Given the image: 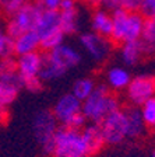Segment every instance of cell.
<instances>
[{
	"mask_svg": "<svg viewBox=\"0 0 155 157\" xmlns=\"http://www.w3.org/2000/svg\"><path fill=\"white\" fill-rule=\"evenodd\" d=\"M87 157H95V156H87Z\"/></svg>",
	"mask_w": 155,
	"mask_h": 157,
	"instance_id": "obj_36",
	"label": "cell"
},
{
	"mask_svg": "<svg viewBox=\"0 0 155 157\" xmlns=\"http://www.w3.org/2000/svg\"><path fill=\"white\" fill-rule=\"evenodd\" d=\"M142 23H144V18L138 11H130L127 17L126 29H124V42H131L141 38Z\"/></svg>",
	"mask_w": 155,
	"mask_h": 157,
	"instance_id": "obj_19",
	"label": "cell"
},
{
	"mask_svg": "<svg viewBox=\"0 0 155 157\" xmlns=\"http://www.w3.org/2000/svg\"><path fill=\"white\" fill-rule=\"evenodd\" d=\"M95 86L97 84H95L94 78H91V77L78 78L77 82L74 83V86H73V91H71V94L74 95L78 101L83 102L85 98L92 93V90L95 88Z\"/></svg>",
	"mask_w": 155,
	"mask_h": 157,
	"instance_id": "obj_23",
	"label": "cell"
},
{
	"mask_svg": "<svg viewBox=\"0 0 155 157\" xmlns=\"http://www.w3.org/2000/svg\"><path fill=\"white\" fill-rule=\"evenodd\" d=\"M140 114L147 129L155 131V95L140 107Z\"/></svg>",
	"mask_w": 155,
	"mask_h": 157,
	"instance_id": "obj_24",
	"label": "cell"
},
{
	"mask_svg": "<svg viewBox=\"0 0 155 157\" xmlns=\"http://www.w3.org/2000/svg\"><path fill=\"white\" fill-rule=\"evenodd\" d=\"M138 13L142 18H154L155 17V0H142Z\"/></svg>",
	"mask_w": 155,
	"mask_h": 157,
	"instance_id": "obj_30",
	"label": "cell"
},
{
	"mask_svg": "<svg viewBox=\"0 0 155 157\" xmlns=\"http://www.w3.org/2000/svg\"><path fill=\"white\" fill-rule=\"evenodd\" d=\"M115 10L123 9L126 11H138L142 0H106Z\"/></svg>",
	"mask_w": 155,
	"mask_h": 157,
	"instance_id": "obj_27",
	"label": "cell"
},
{
	"mask_svg": "<svg viewBox=\"0 0 155 157\" xmlns=\"http://www.w3.org/2000/svg\"><path fill=\"white\" fill-rule=\"evenodd\" d=\"M149 157H155V147H154V150H152V153H151V156Z\"/></svg>",
	"mask_w": 155,
	"mask_h": 157,
	"instance_id": "obj_34",
	"label": "cell"
},
{
	"mask_svg": "<svg viewBox=\"0 0 155 157\" xmlns=\"http://www.w3.org/2000/svg\"><path fill=\"white\" fill-rule=\"evenodd\" d=\"M122 53H123V60L129 66L137 65L146 58L141 39L131 41V42H124L122 46Z\"/></svg>",
	"mask_w": 155,
	"mask_h": 157,
	"instance_id": "obj_17",
	"label": "cell"
},
{
	"mask_svg": "<svg viewBox=\"0 0 155 157\" xmlns=\"http://www.w3.org/2000/svg\"><path fill=\"white\" fill-rule=\"evenodd\" d=\"M50 157H87L81 131L67 126H59L55 133Z\"/></svg>",
	"mask_w": 155,
	"mask_h": 157,
	"instance_id": "obj_2",
	"label": "cell"
},
{
	"mask_svg": "<svg viewBox=\"0 0 155 157\" xmlns=\"http://www.w3.org/2000/svg\"><path fill=\"white\" fill-rule=\"evenodd\" d=\"M63 36H65V34L61 33L60 28H56V29H53V31H50V33H48L46 35H43L42 38H41V41H39L38 51H41L42 53L50 52L52 49H55L56 46L61 45Z\"/></svg>",
	"mask_w": 155,
	"mask_h": 157,
	"instance_id": "obj_22",
	"label": "cell"
},
{
	"mask_svg": "<svg viewBox=\"0 0 155 157\" xmlns=\"http://www.w3.org/2000/svg\"><path fill=\"white\" fill-rule=\"evenodd\" d=\"M81 135H83V140H84V144H85L87 156H95L105 146L102 131H101V128L98 124L85 125L81 129Z\"/></svg>",
	"mask_w": 155,
	"mask_h": 157,
	"instance_id": "obj_11",
	"label": "cell"
},
{
	"mask_svg": "<svg viewBox=\"0 0 155 157\" xmlns=\"http://www.w3.org/2000/svg\"><path fill=\"white\" fill-rule=\"evenodd\" d=\"M61 0H35V4L42 10H59Z\"/></svg>",
	"mask_w": 155,
	"mask_h": 157,
	"instance_id": "obj_32",
	"label": "cell"
},
{
	"mask_svg": "<svg viewBox=\"0 0 155 157\" xmlns=\"http://www.w3.org/2000/svg\"><path fill=\"white\" fill-rule=\"evenodd\" d=\"M59 126L60 125L56 121L52 109H41L34 117V135H35V139L42 149L43 154H46V156L52 154L55 133Z\"/></svg>",
	"mask_w": 155,
	"mask_h": 157,
	"instance_id": "obj_4",
	"label": "cell"
},
{
	"mask_svg": "<svg viewBox=\"0 0 155 157\" xmlns=\"http://www.w3.org/2000/svg\"><path fill=\"white\" fill-rule=\"evenodd\" d=\"M81 44L84 45V48L87 49L90 55L97 60V62L102 63L105 62L110 55V51H112V46L108 42L105 38L97 35L95 33H88V34H83L80 36Z\"/></svg>",
	"mask_w": 155,
	"mask_h": 157,
	"instance_id": "obj_9",
	"label": "cell"
},
{
	"mask_svg": "<svg viewBox=\"0 0 155 157\" xmlns=\"http://www.w3.org/2000/svg\"><path fill=\"white\" fill-rule=\"evenodd\" d=\"M39 35L36 31H27L14 41V53L18 56L29 52H35L39 49Z\"/></svg>",
	"mask_w": 155,
	"mask_h": 157,
	"instance_id": "obj_15",
	"label": "cell"
},
{
	"mask_svg": "<svg viewBox=\"0 0 155 157\" xmlns=\"http://www.w3.org/2000/svg\"><path fill=\"white\" fill-rule=\"evenodd\" d=\"M105 144L119 146L127 140V117L124 108H119L99 122Z\"/></svg>",
	"mask_w": 155,
	"mask_h": 157,
	"instance_id": "obj_5",
	"label": "cell"
},
{
	"mask_svg": "<svg viewBox=\"0 0 155 157\" xmlns=\"http://www.w3.org/2000/svg\"><path fill=\"white\" fill-rule=\"evenodd\" d=\"M20 90H23V80L18 72L0 73V105L9 108L16 101Z\"/></svg>",
	"mask_w": 155,
	"mask_h": 157,
	"instance_id": "obj_7",
	"label": "cell"
},
{
	"mask_svg": "<svg viewBox=\"0 0 155 157\" xmlns=\"http://www.w3.org/2000/svg\"><path fill=\"white\" fill-rule=\"evenodd\" d=\"M155 95V76L140 75L130 80L126 87V98L133 107H141Z\"/></svg>",
	"mask_w": 155,
	"mask_h": 157,
	"instance_id": "obj_6",
	"label": "cell"
},
{
	"mask_svg": "<svg viewBox=\"0 0 155 157\" xmlns=\"http://www.w3.org/2000/svg\"><path fill=\"white\" fill-rule=\"evenodd\" d=\"M0 11H2V3H0Z\"/></svg>",
	"mask_w": 155,
	"mask_h": 157,
	"instance_id": "obj_35",
	"label": "cell"
},
{
	"mask_svg": "<svg viewBox=\"0 0 155 157\" xmlns=\"http://www.w3.org/2000/svg\"><path fill=\"white\" fill-rule=\"evenodd\" d=\"M119 108H122L119 97L106 84H97L92 93L81 102V111L91 124H99Z\"/></svg>",
	"mask_w": 155,
	"mask_h": 157,
	"instance_id": "obj_1",
	"label": "cell"
},
{
	"mask_svg": "<svg viewBox=\"0 0 155 157\" xmlns=\"http://www.w3.org/2000/svg\"><path fill=\"white\" fill-rule=\"evenodd\" d=\"M0 3H2L0 16L3 18L9 20L27 3V0H0Z\"/></svg>",
	"mask_w": 155,
	"mask_h": 157,
	"instance_id": "obj_25",
	"label": "cell"
},
{
	"mask_svg": "<svg viewBox=\"0 0 155 157\" xmlns=\"http://www.w3.org/2000/svg\"><path fill=\"white\" fill-rule=\"evenodd\" d=\"M59 25H60V11L59 10H43L35 31L39 38H42L43 35H46L53 29L60 28Z\"/></svg>",
	"mask_w": 155,
	"mask_h": 157,
	"instance_id": "obj_16",
	"label": "cell"
},
{
	"mask_svg": "<svg viewBox=\"0 0 155 157\" xmlns=\"http://www.w3.org/2000/svg\"><path fill=\"white\" fill-rule=\"evenodd\" d=\"M41 66H42V52L41 51L25 53L17 59V70L21 76V80L39 77Z\"/></svg>",
	"mask_w": 155,
	"mask_h": 157,
	"instance_id": "obj_10",
	"label": "cell"
},
{
	"mask_svg": "<svg viewBox=\"0 0 155 157\" xmlns=\"http://www.w3.org/2000/svg\"><path fill=\"white\" fill-rule=\"evenodd\" d=\"M10 119V112H9V108L0 105V126L2 125H6Z\"/></svg>",
	"mask_w": 155,
	"mask_h": 157,
	"instance_id": "obj_33",
	"label": "cell"
},
{
	"mask_svg": "<svg viewBox=\"0 0 155 157\" xmlns=\"http://www.w3.org/2000/svg\"><path fill=\"white\" fill-rule=\"evenodd\" d=\"M65 73V69L60 67L48 53H42V66H41V70H39V78L43 83L56 80V78L61 77Z\"/></svg>",
	"mask_w": 155,
	"mask_h": 157,
	"instance_id": "obj_18",
	"label": "cell"
},
{
	"mask_svg": "<svg viewBox=\"0 0 155 157\" xmlns=\"http://www.w3.org/2000/svg\"><path fill=\"white\" fill-rule=\"evenodd\" d=\"M13 55H16L14 53V41L0 33V59L10 58Z\"/></svg>",
	"mask_w": 155,
	"mask_h": 157,
	"instance_id": "obj_28",
	"label": "cell"
},
{
	"mask_svg": "<svg viewBox=\"0 0 155 157\" xmlns=\"http://www.w3.org/2000/svg\"><path fill=\"white\" fill-rule=\"evenodd\" d=\"M106 78H108V87L115 93L126 90L127 84H129L130 80H131L129 72L124 70V69H120V67L110 69L109 72H108Z\"/></svg>",
	"mask_w": 155,
	"mask_h": 157,
	"instance_id": "obj_20",
	"label": "cell"
},
{
	"mask_svg": "<svg viewBox=\"0 0 155 157\" xmlns=\"http://www.w3.org/2000/svg\"><path fill=\"white\" fill-rule=\"evenodd\" d=\"M52 112L60 126H67L81 131L87 124V119L81 111V101H78L71 93L61 95L53 105Z\"/></svg>",
	"mask_w": 155,
	"mask_h": 157,
	"instance_id": "obj_3",
	"label": "cell"
},
{
	"mask_svg": "<svg viewBox=\"0 0 155 157\" xmlns=\"http://www.w3.org/2000/svg\"><path fill=\"white\" fill-rule=\"evenodd\" d=\"M142 42L155 46V17L154 18H144L142 23L141 38Z\"/></svg>",
	"mask_w": 155,
	"mask_h": 157,
	"instance_id": "obj_26",
	"label": "cell"
},
{
	"mask_svg": "<svg viewBox=\"0 0 155 157\" xmlns=\"http://www.w3.org/2000/svg\"><path fill=\"white\" fill-rule=\"evenodd\" d=\"M92 28L95 34L109 41L112 34V16L105 10H92Z\"/></svg>",
	"mask_w": 155,
	"mask_h": 157,
	"instance_id": "obj_14",
	"label": "cell"
},
{
	"mask_svg": "<svg viewBox=\"0 0 155 157\" xmlns=\"http://www.w3.org/2000/svg\"><path fill=\"white\" fill-rule=\"evenodd\" d=\"M23 88H25L29 93H41L43 90V82L39 77L25 78L23 80Z\"/></svg>",
	"mask_w": 155,
	"mask_h": 157,
	"instance_id": "obj_29",
	"label": "cell"
},
{
	"mask_svg": "<svg viewBox=\"0 0 155 157\" xmlns=\"http://www.w3.org/2000/svg\"><path fill=\"white\" fill-rule=\"evenodd\" d=\"M41 14H42V10L39 9L35 3L27 2V3L9 20H11L20 28V31L24 34V33H27V31H35L36 25H38V23H39V18H41Z\"/></svg>",
	"mask_w": 155,
	"mask_h": 157,
	"instance_id": "obj_8",
	"label": "cell"
},
{
	"mask_svg": "<svg viewBox=\"0 0 155 157\" xmlns=\"http://www.w3.org/2000/svg\"><path fill=\"white\" fill-rule=\"evenodd\" d=\"M50 56L60 67H63L67 72L68 69L76 67L81 62V56L78 52H76L73 48L66 45H59L55 49H52L50 52H45Z\"/></svg>",
	"mask_w": 155,
	"mask_h": 157,
	"instance_id": "obj_13",
	"label": "cell"
},
{
	"mask_svg": "<svg viewBox=\"0 0 155 157\" xmlns=\"http://www.w3.org/2000/svg\"><path fill=\"white\" fill-rule=\"evenodd\" d=\"M77 18L78 13L74 9L60 10V29L65 35H73L77 33Z\"/></svg>",
	"mask_w": 155,
	"mask_h": 157,
	"instance_id": "obj_21",
	"label": "cell"
},
{
	"mask_svg": "<svg viewBox=\"0 0 155 157\" xmlns=\"http://www.w3.org/2000/svg\"><path fill=\"white\" fill-rule=\"evenodd\" d=\"M10 72H18L17 70V59H14V56L0 59V73Z\"/></svg>",
	"mask_w": 155,
	"mask_h": 157,
	"instance_id": "obj_31",
	"label": "cell"
},
{
	"mask_svg": "<svg viewBox=\"0 0 155 157\" xmlns=\"http://www.w3.org/2000/svg\"><path fill=\"white\" fill-rule=\"evenodd\" d=\"M127 117V140H138L146 135L147 128L144 125V121L140 114V109L137 107H126L124 108Z\"/></svg>",
	"mask_w": 155,
	"mask_h": 157,
	"instance_id": "obj_12",
	"label": "cell"
}]
</instances>
